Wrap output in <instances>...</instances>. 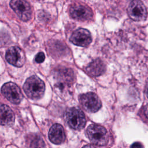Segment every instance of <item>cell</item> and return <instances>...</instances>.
<instances>
[{
  "label": "cell",
  "instance_id": "6da1fadb",
  "mask_svg": "<svg viewBox=\"0 0 148 148\" xmlns=\"http://www.w3.org/2000/svg\"><path fill=\"white\" fill-rule=\"evenodd\" d=\"M23 89L29 98L38 99L44 94L45 85L39 77L36 76H32L26 80L23 86Z\"/></svg>",
  "mask_w": 148,
  "mask_h": 148
},
{
  "label": "cell",
  "instance_id": "4fadbf2b",
  "mask_svg": "<svg viewBox=\"0 0 148 148\" xmlns=\"http://www.w3.org/2000/svg\"><path fill=\"white\" fill-rule=\"evenodd\" d=\"M105 65L100 59L94 60L86 67L87 73L91 76H98L102 75L105 71Z\"/></svg>",
  "mask_w": 148,
  "mask_h": 148
},
{
  "label": "cell",
  "instance_id": "9c48e42d",
  "mask_svg": "<svg viewBox=\"0 0 148 148\" xmlns=\"http://www.w3.org/2000/svg\"><path fill=\"white\" fill-rule=\"evenodd\" d=\"M69 40L76 46L86 47L91 43L92 38L90 32L87 29L79 28L73 32Z\"/></svg>",
  "mask_w": 148,
  "mask_h": 148
},
{
  "label": "cell",
  "instance_id": "3957f363",
  "mask_svg": "<svg viewBox=\"0 0 148 148\" xmlns=\"http://www.w3.org/2000/svg\"><path fill=\"white\" fill-rule=\"evenodd\" d=\"M89 139L94 145L105 146L108 141V135L106 129L97 124H91L87 129Z\"/></svg>",
  "mask_w": 148,
  "mask_h": 148
},
{
  "label": "cell",
  "instance_id": "7c38bea8",
  "mask_svg": "<svg viewBox=\"0 0 148 148\" xmlns=\"http://www.w3.org/2000/svg\"><path fill=\"white\" fill-rule=\"evenodd\" d=\"M14 122V114L12 110L7 105H1V124L3 126H10Z\"/></svg>",
  "mask_w": 148,
  "mask_h": 148
},
{
  "label": "cell",
  "instance_id": "30bf717a",
  "mask_svg": "<svg viewBox=\"0 0 148 148\" xmlns=\"http://www.w3.org/2000/svg\"><path fill=\"white\" fill-rule=\"evenodd\" d=\"M69 14L73 18L79 21H87L92 17L91 10L87 6L80 4L72 5L69 9Z\"/></svg>",
  "mask_w": 148,
  "mask_h": 148
},
{
  "label": "cell",
  "instance_id": "ac0fdd59",
  "mask_svg": "<svg viewBox=\"0 0 148 148\" xmlns=\"http://www.w3.org/2000/svg\"><path fill=\"white\" fill-rule=\"evenodd\" d=\"M82 148H96V147L94 146H92L91 145H87L84 146Z\"/></svg>",
  "mask_w": 148,
  "mask_h": 148
},
{
  "label": "cell",
  "instance_id": "52a82bcc",
  "mask_svg": "<svg viewBox=\"0 0 148 148\" xmlns=\"http://www.w3.org/2000/svg\"><path fill=\"white\" fill-rule=\"evenodd\" d=\"M129 17L134 21H142L147 17L146 8L140 0H134L129 5L127 9Z\"/></svg>",
  "mask_w": 148,
  "mask_h": 148
},
{
  "label": "cell",
  "instance_id": "7a4b0ae2",
  "mask_svg": "<svg viewBox=\"0 0 148 148\" xmlns=\"http://www.w3.org/2000/svg\"><path fill=\"white\" fill-rule=\"evenodd\" d=\"M65 120L71 128L76 130L83 128L86 123L85 115L83 111L76 107L71 108L66 110Z\"/></svg>",
  "mask_w": 148,
  "mask_h": 148
},
{
  "label": "cell",
  "instance_id": "e0dca14e",
  "mask_svg": "<svg viewBox=\"0 0 148 148\" xmlns=\"http://www.w3.org/2000/svg\"><path fill=\"white\" fill-rule=\"evenodd\" d=\"M131 148H143L142 145L139 142H135L131 146Z\"/></svg>",
  "mask_w": 148,
  "mask_h": 148
},
{
  "label": "cell",
  "instance_id": "d6986e66",
  "mask_svg": "<svg viewBox=\"0 0 148 148\" xmlns=\"http://www.w3.org/2000/svg\"><path fill=\"white\" fill-rule=\"evenodd\" d=\"M145 94L146 95L147 97V98H148V83H147L146 86V88H145Z\"/></svg>",
  "mask_w": 148,
  "mask_h": 148
},
{
  "label": "cell",
  "instance_id": "2e32d148",
  "mask_svg": "<svg viewBox=\"0 0 148 148\" xmlns=\"http://www.w3.org/2000/svg\"><path fill=\"white\" fill-rule=\"evenodd\" d=\"M45 59V55L43 52H39L38 53L35 58V61L38 63H41L44 61Z\"/></svg>",
  "mask_w": 148,
  "mask_h": 148
},
{
  "label": "cell",
  "instance_id": "5bb4252c",
  "mask_svg": "<svg viewBox=\"0 0 148 148\" xmlns=\"http://www.w3.org/2000/svg\"><path fill=\"white\" fill-rule=\"evenodd\" d=\"M56 77L60 83L70 84L74 80L73 71L70 68H60L56 71Z\"/></svg>",
  "mask_w": 148,
  "mask_h": 148
},
{
  "label": "cell",
  "instance_id": "5b68a950",
  "mask_svg": "<svg viewBox=\"0 0 148 148\" xmlns=\"http://www.w3.org/2000/svg\"><path fill=\"white\" fill-rule=\"evenodd\" d=\"M79 101L83 108L90 113L97 112L101 107L102 103L98 97L94 92H87L79 97Z\"/></svg>",
  "mask_w": 148,
  "mask_h": 148
},
{
  "label": "cell",
  "instance_id": "8fae6325",
  "mask_svg": "<svg viewBox=\"0 0 148 148\" xmlns=\"http://www.w3.org/2000/svg\"><path fill=\"white\" fill-rule=\"evenodd\" d=\"M50 140L56 144L60 145L65 140V134L64 128L59 124H55L51 126L49 132Z\"/></svg>",
  "mask_w": 148,
  "mask_h": 148
},
{
  "label": "cell",
  "instance_id": "9a60e30c",
  "mask_svg": "<svg viewBox=\"0 0 148 148\" xmlns=\"http://www.w3.org/2000/svg\"><path fill=\"white\" fill-rule=\"evenodd\" d=\"M27 143L29 148H45V144L42 138L36 134L28 136Z\"/></svg>",
  "mask_w": 148,
  "mask_h": 148
},
{
  "label": "cell",
  "instance_id": "ffe728a7",
  "mask_svg": "<svg viewBox=\"0 0 148 148\" xmlns=\"http://www.w3.org/2000/svg\"><path fill=\"white\" fill-rule=\"evenodd\" d=\"M145 114L146 116L148 118V106H147L145 109Z\"/></svg>",
  "mask_w": 148,
  "mask_h": 148
},
{
  "label": "cell",
  "instance_id": "ba28073f",
  "mask_svg": "<svg viewBox=\"0 0 148 148\" xmlns=\"http://www.w3.org/2000/svg\"><path fill=\"white\" fill-rule=\"evenodd\" d=\"M7 61L17 67L22 66L25 61V56L23 50L18 46L10 47L6 53Z\"/></svg>",
  "mask_w": 148,
  "mask_h": 148
},
{
  "label": "cell",
  "instance_id": "8992f818",
  "mask_svg": "<svg viewBox=\"0 0 148 148\" xmlns=\"http://www.w3.org/2000/svg\"><path fill=\"white\" fill-rule=\"evenodd\" d=\"M1 92L3 96L13 103H19L23 99V94L20 88L13 82L4 84L2 87Z\"/></svg>",
  "mask_w": 148,
  "mask_h": 148
},
{
  "label": "cell",
  "instance_id": "277c9868",
  "mask_svg": "<svg viewBox=\"0 0 148 148\" xmlns=\"http://www.w3.org/2000/svg\"><path fill=\"white\" fill-rule=\"evenodd\" d=\"M10 6L21 20L27 21L31 18V7L26 0H11Z\"/></svg>",
  "mask_w": 148,
  "mask_h": 148
}]
</instances>
